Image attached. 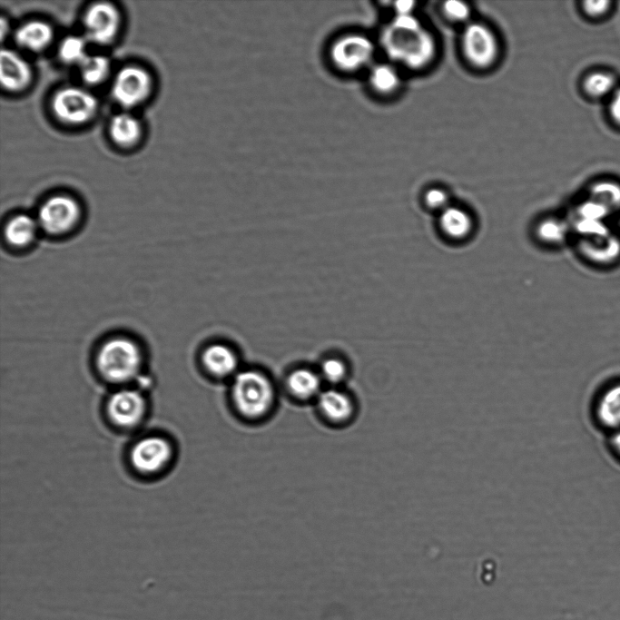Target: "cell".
I'll return each mask as SVG.
<instances>
[{"label":"cell","instance_id":"cell-1","mask_svg":"<svg viewBox=\"0 0 620 620\" xmlns=\"http://www.w3.org/2000/svg\"><path fill=\"white\" fill-rule=\"evenodd\" d=\"M383 44L393 59L413 69L427 65L436 53L434 38L413 14L396 15L383 34Z\"/></svg>","mask_w":620,"mask_h":620},{"label":"cell","instance_id":"cell-2","mask_svg":"<svg viewBox=\"0 0 620 620\" xmlns=\"http://www.w3.org/2000/svg\"><path fill=\"white\" fill-rule=\"evenodd\" d=\"M235 410L250 420L268 415L275 403V390L270 379L261 371L247 369L237 373L231 384Z\"/></svg>","mask_w":620,"mask_h":620},{"label":"cell","instance_id":"cell-3","mask_svg":"<svg viewBox=\"0 0 620 620\" xmlns=\"http://www.w3.org/2000/svg\"><path fill=\"white\" fill-rule=\"evenodd\" d=\"M143 355L131 339L117 337L105 341L97 354V367L103 378L124 382L135 378L142 368Z\"/></svg>","mask_w":620,"mask_h":620},{"label":"cell","instance_id":"cell-4","mask_svg":"<svg viewBox=\"0 0 620 620\" xmlns=\"http://www.w3.org/2000/svg\"><path fill=\"white\" fill-rule=\"evenodd\" d=\"M55 118L67 125H79L91 121L97 113L98 100L89 91L78 86L57 90L51 100Z\"/></svg>","mask_w":620,"mask_h":620},{"label":"cell","instance_id":"cell-5","mask_svg":"<svg viewBox=\"0 0 620 620\" xmlns=\"http://www.w3.org/2000/svg\"><path fill=\"white\" fill-rule=\"evenodd\" d=\"M153 89L152 76L144 68L130 64L121 68L112 84L111 95L123 108L130 109L143 103Z\"/></svg>","mask_w":620,"mask_h":620},{"label":"cell","instance_id":"cell-6","mask_svg":"<svg viewBox=\"0 0 620 620\" xmlns=\"http://www.w3.org/2000/svg\"><path fill=\"white\" fill-rule=\"evenodd\" d=\"M80 217L78 202L69 195L57 194L43 202L36 220L40 229L57 235L70 231L78 223Z\"/></svg>","mask_w":620,"mask_h":620},{"label":"cell","instance_id":"cell-7","mask_svg":"<svg viewBox=\"0 0 620 620\" xmlns=\"http://www.w3.org/2000/svg\"><path fill=\"white\" fill-rule=\"evenodd\" d=\"M83 25L86 38L96 44L107 45L119 33L121 14L112 3L95 2L85 10Z\"/></svg>","mask_w":620,"mask_h":620},{"label":"cell","instance_id":"cell-8","mask_svg":"<svg viewBox=\"0 0 620 620\" xmlns=\"http://www.w3.org/2000/svg\"><path fill=\"white\" fill-rule=\"evenodd\" d=\"M461 45L467 60L477 68L491 66L498 54V43L493 31L478 22L465 27Z\"/></svg>","mask_w":620,"mask_h":620},{"label":"cell","instance_id":"cell-9","mask_svg":"<svg viewBox=\"0 0 620 620\" xmlns=\"http://www.w3.org/2000/svg\"><path fill=\"white\" fill-rule=\"evenodd\" d=\"M578 255L589 264L611 267L620 261V234L612 231L588 239L576 240Z\"/></svg>","mask_w":620,"mask_h":620},{"label":"cell","instance_id":"cell-10","mask_svg":"<svg viewBox=\"0 0 620 620\" xmlns=\"http://www.w3.org/2000/svg\"><path fill=\"white\" fill-rule=\"evenodd\" d=\"M592 417L596 426L607 434L620 429V380L605 385L596 394Z\"/></svg>","mask_w":620,"mask_h":620},{"label":"cell","instance_id":"cell-11","mask_svg":"<svg viewBox=\"0 0 620 620\" xmlns=\"http://www.w3.org/2000/svg\"><path fill=\"white\" fill-rule=\"evenodd\" d=\"M172 448L166 439L148 437L137 442L132 450L133 465L141 472L153 473L162 469L170 460Z\"/></svg>","mask_w":620,"mask_h":620},{"label":"cell","instance_id":"cell-12","mask_svg":"<svg viewBox=\"0 0 620 620\" xmlns=\"http://www.w3.org/2000/svg\"><path fill=\"white\" fill-rule=\"evenodd\" d=\"M371 42L361 35H348L340 39L331 49V58L343 70H355L367 64L372 56Z\"/></svg>","mask_w":620,"mask_h":620},{"label":"cell","instance_id":"cell-13","mask_svg":"<svg viewBox=\"0 0 620 620\" xmlns=\"http://www.w3.org/2000/svg\"><path fill=\"white\" fill-rule=\"evenodd\" d=\"M145 411L143 397L136 390L123 389L115 392L108 403L111 418L123 427L139 423Z\"/></svg>","mask_w":620,"mask_h":620},{"label":"cell","instance_id":"cell-14","mask_svg":"<svg viewBox=\"0 0 620 620\" xmlns=\"http://www.w3.org/2000/svg\"><path fill=\"white\" fill-rule=\"evenodd\" d=\"M438 228L446 240L464 242L475 232L476 222L467 210L450 204L438 213Z\"/></svg>","mask_w":620,"mask_h":620},{"label":"cell","instance_id":"cell-15","mask_svg":"<svg viewBox=\"0 0 620 620\" xmlns=\"http://www.w3.org/2000/svg\"><path fill=\"white\" fill-rule=\"evenodd\" d=\"M30 64L18 53L2 49L0 53V81L2 87L9 92H20L31 83Z\"/></svg>","mask_w":620,"mask_h":620},{"label":"cell","instance_id":"cell-16","mask_svg":"<svg viewBox=\"0 0 620 620\" xmlns=\"http://www.w3.org/2000/svg\"><path fill=\"white\" fill-rule=\"evenodd\" d=\"M316 400L320 414L330 422H347L354 414L353 400L339 389L329 388L321 390Z\"/></svg>","mask_w":620,"mask_h":620},{"label":"cell","instance_id":"cell-17","mask_svg":"<svg viewBox=\"0 0 620 620\" xmlns=\"http://www.w3.org/2000/svg\"><path fill=\"white\" fill-rule=\"evenodd\" d=\"M54 37L49 24L41 20H31L21 25L15 33L17 45L31 52H41L48 47Z\"/></svg>","mask_w":620,"mask_h":620},{"label":"cell","instance_id":"cell-18","mask_svg":"<svg viewBox=\"0 0 620 620\" xmlns=\"http://www.w3.org/2000/svg\"><path fill=\"white\" fill-rule=\"evenodd\" d=\"M533 233L536 241L546 247H559L573 235L572 228L566 219L548 216L535 224Z\"/></svg>","mask_w":620,"mask_h":620},{"label":"cell","instance_id":"cell-19","mask_svg":"<svg viewBox=\"0 0 620 620\" xmlns=\"http://www.w3.org/2000/svg\"><path fill=\"white\" fill-rule=\"evenodd\" d=\"M109 135L120 147L134 146L142 136V124L133 114L123 112L114 114L109 123Z\"/></svg>","mask_w":620,"mask_h":620},{"label":"cell","instance_id":"cell-20","mask_svg":"<svg viewBox=\"0 0 620 620\" xmlns=\"http://www.w3.org/2000/svg\"><path fill=\"white\" fill-rule=\"evenodd\" d=\"M202 362L206 369L217 377L231 375L238 364L233 350L221 343L212 344L205 349Z\"/></svg>","mask_w":620,"mask_h":620},{"label":"cell","instance_id":"cell-21","mask_svg":"<svg viewBox=\"0 0 620 620\" xmlns=\"http://www.w3.org/2000/svg\"><path fill=\"white\" fill-rule=\"evenodd\" d=\"M39 228L36 218L27 214H18L8 221L5 236L11 245L24 247L33 241Z\"/></svg>","mask_w":620,"mask_h":620},{"label":"cell","instance_id":"cell-22","mask_svg":"<svg viewBox=\"0 0 620 620\" xmlns=\"http://www.w3.org/2000/svg\"><path fill=\"white\" fill-rule=\"evenodd\" d=\"M320 375L309 369H298L289 374L287 387L294 397L309 399L320 393Z\"/></svg>","mask_w":620,"mask_h":620},{"label":"cell","instance_id":"cell-23","mask_svg":"<svg viewBox=\"0 0 620 620\" xmlns=\"http://www.w3.org/2000/svg\"><path fill=\"white\" fill-rule=\"evenodd\" d=\"M589 199L605 206L614 216L620 212V185L611 181H601L589 188Z\"/></svg>","mask_w":620,"mask_h":620},{"label":"cell","instance_id":"cell-24","mask_svg":"<svg viewBox=\"0 0 620 620\" xmlns=\"http://www.w3.org/2000/svg\"><path fill=\"white\" fill-rule=\"evenodd\" d=\"M78 67L83 81L89 85H96L107 78L111 65L106 56L88 54Z\"/></svg>","mask_w":620,"mask_h":620},{"label":"cell","instance_id":"cell-25","mask_svg":"<svg viewBox=\"0 0 620 620\" xmlns=\"http://www.w3.org/2000/svg\"><path fill=\"white\" fill-rule=\"evenodd\" d=\"M58 55L64 64L78 66L88 55L84 38L77 35L64 37L59 45Z\"/></svg>","mask_w":620,"mask_h":620},{"label":"cell","instance_id":"cell-26","mask_svg":"<svg viewBox=\"0 0 620 620\" xmlns=\"http://www.w3.org/2000/svg\"><path fill=\"white\" fill-rule=\"evenodd\" d=\"M369 80L372 87L381 93L394 92L399 84L397 71L389 64L375 66L370 73Z\"/></svg>","mask_w":620,"mask_h":620},{"label":"cell","instance_id":"cell-27","mask_svg":"<svg viewBox=\"0 0 620 620\" xmlns=\"http://www.w3.org/2000/svg\"><path fill=\"white\" fill-rule=\"evenodd\" d=\"M615 78L606 73H595L585 81L586 92L593 96H605L615 89Z\"/></svg>","mask_w":620,"mask_h":620},{"label":"cell","instance_id":"cell-28","mask_svg":"<svg viewBox=\"0 0 620 620\" xmlns=\"http://www.w3.org/2000/svg\"><path fill=\"white\" fill-rule=\"evenodd\" d=\"M346 375V366L339 359L330 358L325 359L320 367V377L330 383H338Z\"/></svg>","mask_w":620,"mask_h":620},{"label":"cell","instance_id":"cell-29","mask_svg":"<svg viewBox=\"0 0 620 620\" xmlns=\"http://www.w3.org/2000/svg\"><path fill=\"white\" fill-rule=\"evenodd\" d=\"M423 202L428 210L438 213L450 205L448 192L444 189L436 187L430 188L425 192Z\"/></svg>","mask_w":620,"mask_h":620},{"label":"cell","instance_id":"cell-30","mask_svg":"<svg viewBox=\"0 0 620 620\" xmlns=\"http://www.w3.org/2000/svg\"><path fill=\"white\" fill-rule=\"evenodd\" d=\"M443 11L446 16L457 22L467 21L470 15L469 6L462 1L449 0L445 2Z\"/></svg>","mask_w":620,"mask_h":620},{"label":"cell","instance_id":"cell-31","mask_svg":"<svg viewBox=\"0 0 620 620\" xmlns=\"http://www.w3.org/2000/svg\"><path fill=\"white\" fill-rule=\"evenodd\" d=\"M609 5L610 2L606 0L586 1L584 9L591 15H600L608 10Z\"/></svg>","mask_w":620,"mask_h":620},{"label":"cell","instance_id":"cell-32","mask_svg":"<svg viewBox=\"0 0 620 620\" xmlns=\"http://www.w3.org/2000/svg\"><path fill=\"white\" fill-rule=\"evenodd\" d=\"M607 446L611 453L620 460V429L607 434Z\"/></svg>","mask_w":620,"mask_h":620},{"label":"cell","instance_id":"cell-33","mask_svg":"<svg viewBox=\"0 0 620 620\" xmlns=\"http://www.w3.org/2000/svg\"><path fill=\"white\" fill-rule=\"evenodd\" d=\"M610 113L613 118L620 123V88L616 89L610 102Z\"/></svg>","mask_w":620,"mask_h":620},{"label":"cell","instance_id":"cell-34","mask_svg":"<svg viewBox=\"0 0 620 620\" xmlns=\"http://www.w3.org/2000/svg\"><path fill=\"white\" fill-rule=\"evenodd\" d=\"M414 1L401 0L395 3L397 15H411L415 5Z\"/></svg>","mask_w":620,"mask_h":620}]
</instances>
